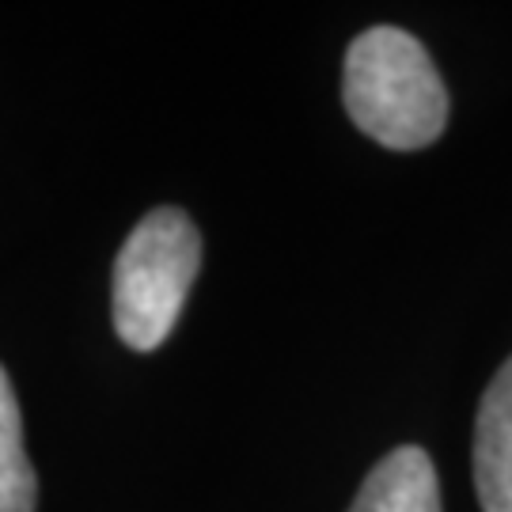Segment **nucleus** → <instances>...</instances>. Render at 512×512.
Wrapping results in <instances>:
<instances>
[{"instance_id":"nucleus-5","label":"nucleus","mask_w":512,"mask_h":512,"mask_svg":"<svg viewBox=\"0 0 512 512\" xmlns=\"http://www.w3.org/2000/svg\"><path fill=\"white\" fill-rule=\"evenodd\" d=\"M38 482L23 448V414L12 380L0 365V512H35Z\"/></svg>"},{"instance_id":"nucleus-2","label":"nucleus","mask_w":512,"mask_h":512,"mask_svg":"<svg viewBox=\"0 0 512 512\" xmlns=\"http://www.w3.org/2000/svg\"><path fill=\"white\" fill-rule=\"evenodd\" d=\"M202 270V232L183 209H152L114 258V330L129 349L167 342Z\"/></svg>"},{"instance_id":"nucleus-4","label":"nucleus","mask_w":512,"mask_h":512,"mask_svg":"<svg viewBox=\"0 0 512 512\" xmlns=\"http://www.w3.org/2000/svg\"><path fill=\"white\" fill-rule=\"evenodd\" d=\"M349 512H440V482L429 452L406 444L384 456L361 482Z\"/></svg>"},{"instance_id":"nucleus-1","label":"nucleus","mask_w":512,"mask_h":512,"mask_svg":"<svg viewBox=\"0 0 512 512\" xmlns=\"http://www.w3.org/2000/svg\"><path fill=\"white\" fill-rule=\"evenodd\" d=\"M353 126L395 152L433 145L448 126V92L433 57L403 27H372L353 38L342 76Z\"/></svg>"},{"instance_id":"nucleus-3","label":"nucleus","mask_w":512,"mask_h":512,"mask_svg":"<svg viewBox=\"0 0 512 512\" xmlns=\"http://www.w3.org/2000/svg\"><path fill=\"white\" fill-rule=\"evenodd\" d=\"M475 490L482 512H512V357L478 403Z\"/></svg>"}]
</instances>
